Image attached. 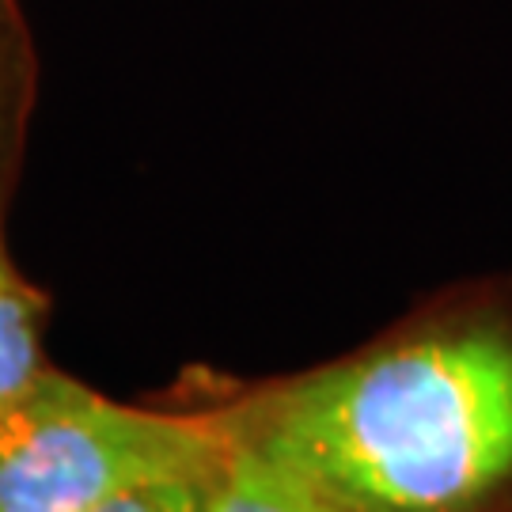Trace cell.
<instances>
[{"label":"cell","instance_id":"cell-2","mask_svg":"<svg viewBox=\"0 0 512 512\" xmlns=\"http://www.w3.org/2000/svg\"><path fill=\"white\" fill-rule=\"evenodd\" d=\"M228 433L217 376L183 403H126L50 365L0 403V512H88Z\"/></svg>","mask_w":512,"mask_h":512},{"label":"cell","instance_id":"cell-6","mask_svg":"<svg viewBox=\"0 0 512 512\" xmlns=\"http://www.w3.org/2000/svg\"><path fill=\"white\" fill-rule=\"evenodd\" d=\"M220 387V384H217ZM232 414V410H228ZM236 429V421H232ZM213 512H330V505L311 490L293 467H285L255 440L236 429L232 471Z\"/></svg>","mask_w":512,"mask_h":512},{"label":"cell","instance_id":"cell-3","mask_svg":"<svg viewBox=\"0 0 512 512\" xmlns=\"http://www.w3.org/2000/svg\"><path fill=\"white\" fill-rule=\"evenodd\" d=\"M46 323H50V296L16 266L4 236V205H0V403H8L50 368Z\"/></svg>","mask_w":512,"mask_h":512},{"label":"cell","instance_id":"cell-5","mask_svg":"<svg viewBox=\"0 0 512 512\" xmlns=\"http://www.w3.org/2000/svg\"><path fill=\"white\" fill-rule=\"evenodd\" d=\"M232 448H236V429L217 448L186 459L179 467H167L160 475L141 478L88 512H213L232 471Z\"/></svg>","mask_w":512,"mask_h":512},{"label":"cell","instance_id":"cell-1","mask_svg":"<svg viewBox=\"0 0 512 512\" xmlns=\"http://www.w3.org/2000/svg\"><path fill=\"white\" fill-rule=\"evenodd\" d=\"M217 384L330 512H512V274L448 281L319 365Z\"/></svg>","mask_w":512,"mask_h":512},{"label":"cell","instance_id":"cell-4","mask_svg":"<svg viewBox=\"0 0 512 512\" xmlns=\"http://www.w3.org/2000/svg\"><path fill=\"white\" fill-rule=\"evenodd\" d=\"M35 42L19 0H0V205L19 183L23 156H27V133L35 114Z\"/></svg>","mask_w":512,"mask_h":512}]
</instances>
